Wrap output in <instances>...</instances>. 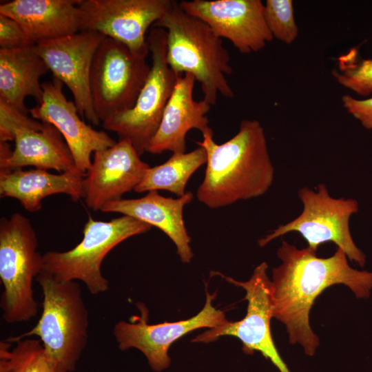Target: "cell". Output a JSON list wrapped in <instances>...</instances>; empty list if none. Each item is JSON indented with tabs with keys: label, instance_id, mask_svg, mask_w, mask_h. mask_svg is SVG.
Returning <instances> with one entry per match:
<instances>
[{
	"label": "cell",
	"instance_id": "obj_1",
	"mask_svg": "<svg viewBox=\"0 0 372 372\" xmlns=\"http://www.w3.org/2000/svg\"><path fill=\"white\" fill-rule=\"evenodd\" d=\"M277 256L281 264L272 269L273 316L286 327L289 342L298 343L313 355L320 344L309 323L316 298L336 284L347 286L358 298H367L372 272L352 268L340 248L330 257L320 258L308 247L298 249L282 240Z\"/></svg>",
	"mask_w": 372,
	"mask_h": 372
},
{
	"label": "cell",
	"instance_id": "obj_2",
	"mask_svg": "<svg viewBox=\"0 0 372 372\" xmlns=\"http://www.w3.org/2000/svg\"><path fill=\"white\" fill-rule=\"evenodd\" d=\"M196 143L207 153L203 181L197 199L212 209L264 195L274 178L265 130L257 120H242L238 132L217 144L213 133L203 134Z\"/></svg>",
	"mask_w": 372,
	"mask_h": 372
},
{
	"label": "cell",
	"instance_id": "obj_3",
	"mask_svg": "<svg viewBox=\"0 0 372 372\" xmlns=\"http://www.w3.org/2000/svg\"><path fill=\"white\" fill-rule=\"evenodd\" d=\"M167 32L166 59L178 75L190 74L200 84L203 99L211 105L218 94L233 98L234 92L225 75L232 74L230 55L223 40L205 22L183 10L179 2L152 26Z\"/></svg>",
	"mask_w": 372,
	"mask_h": 372
},
{
	"label": "cell",
	"instance_id": "obj_4",
	"mask_svg": "<svg viewBox=\"0 0 372 372\" xmlns=\"http://www.w3.org/2000/svg\"><path fill=\"white\" fill-rule=\"evenodd\" d=\"M36 280L43 293L41 317L30 331L6 341L37 335L50 360L64 371H73L88 338V312L81 287L76 281H58L45 272Z\"/></svg>",
	"mask_w": 372,
	"mask_h": 372
},
{
	"label": "cell",
	"instance_id": "obj_5",
	"mask_svg": "<svg viewBox=\"0 0 372 372\" xmlns=\"http://www.w3.org/2000/svg\"><path fill=\"white\" fill-rule=\"evenodd\" d=\"M30 221L16 212L0 220V306L8 323L26 322L38 313L32 282L42 271L43 255Z\"/></svg>",
	"mask_w": 372,
	"mask_h": 372
},
{
	"label": "cell",
	"instance_id": "obj_6",
	"mask_svg": "<svg viewBox=\"0 0 372 372\" xmlns=\"http://www.w3.org/2000/svg\"><path fill=\"white\" fill-rule=\"evenodd\" d=\"M152 226L123 215L110 221L91 216L83 227L82 240L65 251H49L43 254L42 271L58 281L83 282L93 295L108 289V280L101 272L107 254L126 239L149 231Z\"/></svg>",
	"mask_w": 372,
	"mask_h": 372
},
{
	"label": "cell",
	"instance_id": "obj_7",
	"mask_svg": "<svg viewBox=\"0 0 372 372\" xmlns=\"http://www.w3.org/2000/svg\"><path fill=\"white\" fill-rule=\"evenodd\" d=\"M298 196L302 204L300 214L259 239V246L264 247L288 233L297 232L311 249L317 251L322 243L332 242L350 261L364 267L366 256L355 244L349 228L351 216L359 210L358 202L353 198L332 197L323 183L318 185L315 190L307 187L300 188Z\"/></svg>",
	"mask_w": 372,
	"mask_h": 372
},
{
	"label": "cell",
	"instance_id": "obj_8",
	"mask_svg": "<svg viewBox=\"0 0 372 372\" xmlns=\"http://www.w3.org/2000/svg\"><path fill=\"white\" fill-rule=\"evenodd\" d=\"M147 41L152 65L134 106L102 123L103 128L116 133L119 140L129 141L140 156L146 152L159 127L165 106L179 76L167 62L166 31L153 28Z\"/></svg>",
	"mask_w": 372,
	"mask_h": 372
},
{
	"label": "cell",
	"instance_id": "obj_9",
	"mask_svg": "<svg viewBox=\"0 0 372 372\" xmlns=\"http://www.w3.org/2000/svg\"><path fill=\"white\" fill-rule=\"evenodd\" d=\"M148 54L133 52L109 37L102 41L93 59L90 79L100 121L134 106L150 72Z\"/></svg>",
	"mask_w": 372,
	"mask_h": 372
},
{
	"label": "cell",
	"instance_id": "obj_10",
	"mask_svg": "<svg viewBox=\"0 0 372 372\" xmlns=\"http://www.w3.org/2000/svg\"><path fill=\"white\" fill-rule=\"evenodd\" d=\"M268 265L262 262L254 270L251 277L245 282L214 272L227 282L243 288L248 302L246 316L240 320L227 321L223 325L209 329L194 338L193 342H210L221 336H234L242 344L247 354L257 351L269 359L280 372H290L273 340L270 322L273 316L271 280L267 271Z\"/></svg>",
	"mask_w": 372,
	"mask_h": 372
},
{
	"label": "cell",
	"instance_id": "obj_11",
	"mask_svg": "<svg viewBox=\"0 0 372 372\" xmlns=\"http://www.w3.org/2000/svg\"><path fill=\"white\" fill-rule=\"evenodd\" d=\"M172 0H79L81 31H93L149 53L146 32L171 8Z\"/></svg>",
	"mask_w": 372,
	"mask_h": 372
},
{
	"label": "cell",
	"instance_id": "obj_12",
	"mask_svg": "<svg viewBox=\"0 0 372 372\" xmlns=\"http://www.w3.org/2000/svg\"><path fill=\"white\" fill-rule=\"evenodd\" d=\"M216 293L206 289V302L196 316L183 320L148 324V312L143 303L137 304L140 316H133L130 322L121 320L114 327L113 333L121 350L135 348L147 358L156 371L167 369L170 364L168 350L175 341L189 332L200 328H216L227 321L225 312L212 305Z\"/></svg>",
	"mask_w": 372,
	"mask_h": 372
},
{
	"label": "cell",
	"instance_id": "obj_13",
	"mask_svg": "<svg viewBox=\"0 0 372 372\" xmlns=\"http://www.w3.org/2000/svg\"><path fill=\"white\" fill-rule=\"evenodd\" d=\"M105 37L93 31H79L34 45L53 77L71 91L80 116L94 125H99L101 121L93 105L90 72L96 51Z\"/></svg>",
	"mask_w": 372,
	"mask_h": 372
},
{
	"label": "cell",
	"instance_id": "obj_14",
	"mask_svg": "<svg viewBox=\"0 0 372 372\" xmlns=\"http://www.w3.org/2000/svg\"><path fill=\"white\" fill-rule=\"evenodd\" d=\"M187 14L207 23L221 39L229 40L242 54L256 52L273 37L260 0L180 1Z\"/></svg>",
	"mask_w": 372,
	"mask_h": 372
},
{
	"label": "cell",
	"instance_id": "obj_15",
	"mask_svg": "<svg viewBox=\"0 0 372 372\" xmlns=\"http://www.w3.org/2000/svg\"><path fill=\"white\" fill-rule=\"evenodd\" d=\"M63 83L52 78L41 83V102L29 109L33 118L53 125L65 141L77 169L85 174L90 168L91 154L116 144L106 132L98 131L81 118L74 101L67 100L63 92Z\"/></svg>",
	"mask_w": 372,
	"mask_h": 372
},
{
	"label": "cell",
	"instance_id": "obj_16",
	"mask_svg": "<svg viewBox=\"0 0 372 372\" xmlns=\"http://www.w3.org/2000/svg\"><path fill=\"white\" fill-rule=\"evenodd\" d=\"M140 156L126 139L95 152L83 177V198L87 207L101 210L106 203L121 200L124 194L134 190L150 167Z\"/></svg>",
	"mask_w": 372,
	"mask_h": 372
},
{
	"label": "cell",
	"instance_id": "obj_17",
	"mask_svg": "<svg viewBox=\"0 0 372 372\" xmlns=\"http://www.w3.org/2000/svg\"><path fill=\"white\" fill-rule=\"evenodd\" d=\"M195 81V77L190 74L178 77L159 127L146 152L151 154L165 151L184 153L186 136L189 130L196 129L203 134L213 133L206 116L211 105L204 99L200 101L194 99Z\"/></svg>",
	"mask_w": 372,
	"mask_h": 372
},
{
	"label": "cell",
	"instance_id": "obj_18",
	"mask_svg": "<svg viewBox=\"0 0 372 372\" xmlns=\"http://www.w3.org/2000/svg\"><path fill=\"white\" fill-rule=\"evenodd\" d=\"M193 198L190 192L177 198H172L161 196L157 191H150L142 198L109 202L101 211L120 213L158 227L174 243L180 260L188 263L193 258V253L183 212L184 207Z\"/></svg>",
	"mask_w": 372,
	"mask_h": 372
},
{
	"label": "cell",
	"instance_id": "obj_19",
	"mask_svg": "<svg viewBox=\"0 0 372 372\" xmlns=\"http://www.w3.org/2000/svg\"><path fill=\"white\" fill-rule=\"evenodd\" d=\"M79 0H14L0 14L16 20L35 44L81 31Z\"/></svg>",
	"mask_w": 372,
	"mask_h": 372
},
{
	"label": "cell",
	"instance_id": "obj_20",
	"mask_svg": "<svg viewBox=\"0 0 372 372\" xmlns=\"http://www.w3.org/2000/svg\"><path fill=\"white\" fill-rule=\"evenodd\" d=\"M42 123L39 130L21 128L14 132V149L8 158L0 161V170L34 166L44 170L83 174L77 169L60 132L53 125Z\"/></svg>",
	"mask_w": 372,
	"mask_h": 372
},
{
	"label": "cell",
	"instance_id": "obj_21",
	"mask_svg": "<svg viewBox=\"0 0 372 372\" xmlns=\"http://www.w3.org/2000/svg\"><path fill=\"white\" fill-rule=\"evenodd\" d=\"M84 176L67 172L55 174L37 168L0 170V196L15 198L25 209L34 213L41 209L43 199L53 194H67L74 202L83 198Z\"/></svg>",
	"mask_w": 372,
	"mask_h": 372
},
{
	"label": "cell",
	"instance_id": "obj_22",
	"mask_svg": "<svg viewBox=\"0 0 372 372\" xmlns=\"http://www.w3.org/2000/svg\"><path fill=\"white\" fill-rule=\"evenodd\" d=\"M49 71L34 46L0 49V100L26 114L27 96L40 103L43 91L40 78Z\"/></svg>",
	"mask_w": 372,
	"mask_h": 372
},
{
	"label": "cell",
	"instance_id": "obj_23",
	"mask_svg": "<svg viewBox=\"0 0 372 372\" xmlns=\"http://www.w3.org/2000/svg\"><path fill=\"white\" fill-rule=\"evenodd\" d=\"M206 163V151L200 146L189 152L173 153L166 162L149 167L134 191L142 193L163 189L180 197L186 193L189 178Z\"/></svg>",
	"mask_w": 372,
	"mask_h": 372
},
{
	"label": "cell",
	"instance_id": "obj_24",
	"mask_svg": "<svg viewBox=\"0 0 372 372\" xmlns=\"http://www.w3.org/2000/svg\"><path fill=\"white\" fill-rule=\"evenodd\" d=\"M15 343L10 351L11 343L1 342L0 372H67L49 359L39 340L24 338Z\"/></svg>",
	"mask_w": 372,
	"mask_h": 372
},
{
	"label": "cell",
	"instance_id": "obj_25",
	"mask_svg": "<svg viewBox=\"0 0 372 372\" xmlns=\"http://www.w3.org/2000/svg\"><path fill=\"white\" fill-rule=\"evenodd\" d=\"M264 5L265 21L273 37L286 44L292 43L298 35L293 1L267 0Z\"/></svg>",
	"mask_w": 372,
	"mask_h": 372
},
{
	"label": "cell",
	"instance_id": "obj_26",
	"mask_svg": "<svg viewBox=\"0 0 372 372\" xmlns=\"http://www.w3.org/2000/svg\"><path fill=\"white\" fill-rule=\"evenodd\" d=\"M332 75L342 86L360 96L372 93V59H364L355 64L340 63L339 70H333Z\"/></svg>",
	"mask_w": 372,
	"mask_h": 372
},
{
	"label": "cell",
	"instance_id": "obj_27",
	"mask_svg": "<svg viewBox=\"0 0 372 372\" xmlns=\"http://www.w3.org/2000/svg\"><path fill=\"white\" fill-rule=\"evenodd\" d=\"M43 123L31 118L15 107L0 100V142L14 141V132L21 128L39 130Z\"/></svg>",
	"mask_w": 372,
	"mask_h": 372
},
{
	"label": "cell",
	"instance_id": "obj_28",
	"mask_svg": "<svg viewBox=\"0 0 372 372\" xmlns=\"http://www.w3.org/2000/svg\"><path fill=\"white\" fill-rule=\"evenodd\" d=\"M35 45L16 20L0 14V49H18Z\"/></svg>",
	"mask_w": 372,
	"mask_h": 372
},
{
	"label": "cell",
	"instance_id": "obj_29",
	"mask_svg": "<svg viewBox=\"0 0 372 372\" xmlns=\"http://www.w3.org/2000/svg\"><path fill=\"white\" fill-rule=\"evenodd\" d=\"M343 107L368 130L372 129V98L358 100L349 94L342 96Z\"/></svg>",
	"mask_w": 372,
	"mask_h": 372
}]
</instances>
